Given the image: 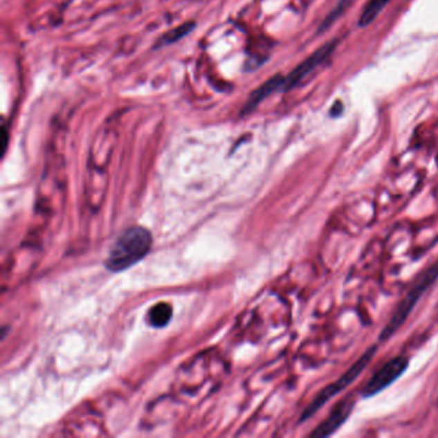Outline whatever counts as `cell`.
<instances>
[{
	"label": "cell",
	"instance_id": "cell-2",
	"mask_svg": "<svg viewBox=\"0 0 438 438\" xmlns=\"http://www.w3.org/2000/svg\"><path fill=\"white\" fill-rule=\"evenodd\" d=\"M438 279V259L435 261L430 266L423 270L412 283L410 289L408 291L403 301L396 307L390 322L385 324L383 331L379 334V340L385 342L394 337V333L403 327L408 318L410 316L414 307L421 301L423 295L433 286Z\"/></svg>",
	"mask_w": 438,
	"mask_h": 438
},
{
	"label": "cell",
	"instance_id": "cell-3",
	"mask_svg": "<svg viewBox=\"0 0 438 438\" xmlns=\"http://www.w3.org/2000/svg\"><path fill=\"white\" fill-rule=\"evenodd\" d=\"M376 351H378L376 345L370 346L343 376H340L334 383L324 387L301 414L300 423H304L309 421L310 418H313V415L324 408V405L329 403L334 396L343 392L349 385H352L358 379V376L367 369V365L372 363V360L376 356Z\"/></svg>",
	"mask_w": 438,
	"mask_h": 438
},
{
	"label": "cell",
	"instance_id": "cell-10",
	"mask_svg": "<svg viewBox=\"0 0 438 438\" xmlns=\"http://www.w3.org/2000/svg\"><path fill=\"white\" fill-rule=\"evenodd\" d=\"M194 24L193 22H188V24H184V25H180L179 27L174 28L169 31L166 35L162 36L161 39L158 40V44L157 46H163V45L172 44L175 42L180 40L181 37H184L185 35H188L189 33L194 28Z\"/></svg>",
	"mask_w": 438,
	"mask_h": 438
},
{
	"label": "cell",
	"instance_id": "cell-6",
	"mask_svg": "<svg viewBox=\"0 0 438 438\" xmlns=\"http://www.w3.org/2000/svg\"><path fill=\"white\" fill-rule=\"evenodd\" d=\"M355 403L356 400L354 396H347L346 399L340 400V403H336V406L333 408L331 414L328 415V418L325 421H322L316 430H313L310 433L311 437H329L331 435H334L340 427L347 421L349 415L355 409Z\"/></svg>",
	"mask_w": 438,
	"mask_h": 438
},
{
	"label": "cell",
	"instance_id": "cell-5",
	"mask_svg": "<svg viewBox=\"0 0 438 438\" xmlns=\"http://www.w3.org/2000/svg\"><path fill=\"white\" fill-rule=\"evenodd\" d=\"M336 44H337L336 42H329L322 45V48H319L318 51H315L311 55H309L304 62L300 63L288 76H284L282 90H291L297 86L306 76H309L311 72L315 71L322 63L329 58V55L333 53L336 48Z\"/></svg>",
	"mask_w": 438,
	"mask_h": 438
},
{
	"label": "cell",
	"instance_id": "cell-7",
	"mask_svg": "<svg viewBox=\"0 0 438 438\" xmlns=\"http://www.w3.org/2000/svg\"><path fill=\"white\" fill-rule=\"evenodd\" d=\"M283 81H284V76H282V75H277V76L268 79V81H265L261 86H259L250 94V98L244 104L241 113L246 115L250 111H253L262 100L268 98V95H271L274 91L283 89Z\"/></svg>",
	"mask_w": 438,
	"mask_h": 438
},
{
	"label": "cell",
	"instance_id": "cell-1",
	"mask_svg": "<svg viewBox=\"0 0 438 438\" xmlns=\"http://www.w3.org/2000/svg\"><path fill=\"white\" fill-rule=\"evenodd\" d=\"M152 235L143 226H131L121 232L108 250L104 261L106 268L112 273H120L131 268L143 259L152 248Z\"/></svg>",
	"mask_w": 438,
	"mask_h": 438
},
{
	"label": "cell",
	"instance_id": "cell-4",
	"mask_svg": "<svg viewBox=\"0 0 438 438\" xmlns=\"http://www.w3.org/2000/svg\"><path fill=\"white\" fill-rule=\"evenodd\" d=\"M408 367H409V358L405 356H396L388 360L376 370L373 376H370V379L363 387L361 397L370 399L376 394H381L403 376Z\"/></svg>",
	"mask_w": 438,
	"mask_h": 438
},
{
	"label": "cell",
	"instance_id": "cell-11",
	"mask_svg": "<svg viewBox=\"0 0 438 438\" xmlns=\"http://www.w3.org/2000/svg\"><path fill=\"white\" fill-rule=\"evenodd\" d=\"M349 3H351V0H340V3L337 4L336 9H333L331 15L324 19L322 28H327V27L331 26V24H333L337 18L340 17V15H342V13L347 9V7L349 6Z\"/></svg>",
	"mask_w": 438,
	"mask_h": 438
},
{
	"label": "cell",
	"instance_id": "cell-8",
	"mask_svg": "<svg viewBox=\"0 0 438 438\" xmlns=\"http://www.w3.org/2000/svg\"><path fill=\"white\" fill-rule=\"evenodd\" d=\"M172 318V307L170 304L160 302L154 304L148 313V322L154 328H162L167 325Z\"/></svg>",
	"mask_w": 438,
	"mask_h": 438
},
{
	"label": "cell",
	"instance_id": "cell-9",
	"mask_svg": "<svg viewBox=\"0 0 438 438\" xmlns=\"http://www.w3.org/2000/svg\"><path fill=\"white\" fill-rule=\"evenodd\" d=\"M388 3L390 0H369L360 16L358 25L363 27L369 26L379 16V13L383 10Z\"/></svg>",
	"mask_w": 438,
	"mask_h": 438
}]
</instances>
